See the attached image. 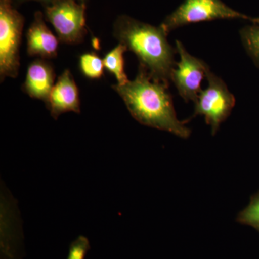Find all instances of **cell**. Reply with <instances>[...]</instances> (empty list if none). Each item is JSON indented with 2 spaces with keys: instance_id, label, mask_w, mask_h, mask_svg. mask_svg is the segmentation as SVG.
<instances>
[{
  "instance_id": "cell-11",
  "label": "cell",
  "mask_w": 259,
  "mask_h": 259,
  "mask_svg": "<svg viewBox=\"0 0 259 259\" xmlns=\"http://www.w3.org/2000/svg\"><path fill=\"white\" fill-rule=\"evenodd\" d=\"M127 51V47L119 44L110 52L107 53L103 59L105 69L115 76L117 84L122 85L128 82L129 79L125 71L124 54Z\"/></svg>"
},
{
  "instance_id": "cell-2",
  "label": "cell",
  "mask_w": 259,
  "mask_h": 259,
  "mask_svg": "<svg viewBox=\"0 0 259 259\" xmlns=\"http://www.w3.org/2000/svg\"><path fill=\"white\" fill-rule=\"evenodd\" d=\"M114 35L139 59L140 67L150 77L168 86L176 63V49L167 40L165 30L127 15L118 17L114 23Z\"/></svg>"
},
{
  "instance_id": "cell-17",
  "label": "cell",
  "mask_w": 259,
  "mask_h": 259,
  "mask_svg": "<svg viewBox=\"0 0 259 259\" xmlns=\"http://www.w3.org/2000/svg\"><path fill=\"white\" fill-rule=\"evenodd\" d=\"M251 21L253 22V24L259 25V18H252Z\"/></svg>"
},
{
  "instance_id": "cell-18",
  "label": "cell",
  "mask_w": 259,
  "mask_h": 259,
  "mask_svg": "<svg viewBox=\"0 0 259 259\" xmlns=\"http://www.w3.org/2000/svg\"><path fill=\"white\" fill-rule=\"evenodd\" d=\"M75 1L77 2V3H81V4L86 5V3L88 0H75Z\"/></svg>"
},
{
  "instance_id": "cell-16",
  "label": "cell",
  "mask_w": 259,
  "mask_h": 259,
  "mask_svg": "<svg viewBox=\"0 0 259 259\" xmlns=\"http://www.w3.org/2000/svg\"><path fill=\"white\" fill-rule=\"evenodd\" d=\"M15 1L17 4H22V3H25V2L29 1L38 2V3H41V4L44 5V7H45L54 3L56 0H14V2Z\"/></svg>"
},
{
  "instance_id": "cell-10",
  "label": "cell",
  "mask_w": 259,
  "mask_h": 259,
  "mask_svg": "<svg viewBox=\"0 0 259 259\" xmlns=\"http://www.w3.org/2000/svg\"><path fill=\"white\" fill-rule=\"evenodd\" d=\"M55 76L51 64L45 59H36L28 66L23 90L32 98L47 104L54 86Z\"/></svg>"
},
{
  "instance_id": "cell-15",
  "label": "cell",
  "mask_w": 259,
  "mask_h": 259,
  "mask_svg": "<svg viewBox=\"0 0 259 259\" xmlns=\"http://www.w3.org/2000/svg\"><path fill=\"white\" fill-rule=\"evenodd\" d=\"M90 249V243L87 237L79 236L71 243L67 259H84Z\"/></svg>"
},
{
  "instance_id": "cell-12",
  "label": "cell",
  "mask_w": 259,
  "mask_h": 259,
  "mask_svg": "<svg viewBox=\"0 0 259 259\" xmlns=\"http://www.w3.org/2000/svg\"><path fill=\"white\" fill-rule=\"evenodd\" d=\"M79 68L85 76L91 79H99L104 73L103 60L95 53H87L80 56Z\"/></svg>"
},
{
  "instance_id": "cell-13",
  "label": "cell",
  "mask_w": 259,
  "mask_h": 259,
  "mask_svg": "<svg viewBox=\"0 0 259 259\" xmlns=\"http://www.w3.org/2000/svg\"><path fill=\"white\" fill-rule=\"evenodd\" d=\"M243 47L250 57L259 66V25H248L240 31Z\"/></svg>"
},
{
  "instance_id": "cell-3",
  "label": "cell",
  "mask_w": 259,
  "mask_h": 259,
  "mask_svg": "<svg viewBox=\"0 0 259 259\" xmlns=\"http://www.w3.org/2000/svg\"><path fill=\"white\" fill-rule=\"evenodd\" d=\"M14 0H0V76L16 78L20 69L23 15L13 7Z\"/></svg>"
},
{
  "instance_id": "cell-7",
  "label": "cell",
  "mask_w": 259,
  "mask_h": 259,
  "mask_svg": "<svg viewBox=\"0 0 259 259\" xmlns=\"http://www.w3.org/2000/svg\"><path fill=\"white\" fill-rule=\"evenodd\" d=\"M175 49L180 56V61L176 63L172 71L171 81L185 102H195L202 90V80L210 69L204 61L186 50L180 40H176Z\"/></svg>"
},
{
  "instance_id": "cell-6",
  "label": "cell",
  "mask_w": 259,
  "mask_h": 259,
  "mask_svg": "<svg viewBox=\"0 0 259 259\" xmlns=\"http://www.w3.org/2000/svg\"><path fill=\"white\" fill-rule=\"evenodd\" d=\"M85 10L86 5L75 0H56L45 6V17L61 42L78 44L87 34Z\"/></svg>"
},
{
  "instance_id": "cell-9",
  "label": "cell",
  "mask_w": 259,
  "mask_h": 259,
  "mask_svg": "<svg viewBox=\"0 0 259 259\" xmlns=\"http://www.w3.org/2000/svg\"><path fill=\"white\" fill-rule=\"evenodd\" d=\"M27 51L30 56L49 59L57 56L59 40L48 28L44 14L36 12L27 32Z\"/></svg>"
},
{
  "instance_id": "cell-14",
  "label": "cell",
  "mask_w": 259,
  "mask_h": 259,
  "mask_svg": "<svg viewBox=\"0 0 259 259\" xmlns=\"http://www.w3.org/2000/svg\"><path fill=\"white\" fill-rule=\"evenodd\" d=\"M236 221L253 227L259 232V191L250 197L249 204L239 212Z\"/></svg>"
},
{
  "instance_id": "cell-4",
  "label": "cell",
  "mask_w": 259,
  "mask_h": 259,
  "mask_svg": "<svg viewBox=\"0 0 259 259\" xmlns=\"http://www.w3.org/2000/svg\"><path fill=\"white\" fill-rule=\"evenodd\" d=\"M225 19L252 20L230 8L222 0H185L165 18L160 26L168 34L175 29L190 24Z\"/></svg>"
},
{
  "instance_id": "cell-5",
  "label": "cell",
  "mask_w": 259,
  "mask_h": 259,
  "mask_svg": "<svg viewBox=\"0 0 259 259\" xmlns=\"http://www.w3.org/2000/svg\"><path fill=\"white\" fill-rule=\"evenodd\" d=\"M208 85L201 90L194 107L192 117L204 116L206 123L210 126L212 136L217 134L221 124L231 115L236 105V98L226 83L209 71L207 76Z\"/></svg>"
},
{
  "instance_id": "cell-8",
  "label": "cell",
  "mask_w": 259,
  "mask_h": 259,
  "mask_svg": "<svg viewBox=\"0 0 259 259\" xmlns=\"http://www.w3.org/2000/svg\"><path fill=\"white\" fill-rule=\"evenodd\" d=\"M46 105L55 120L65 112H81L79 90L69 70L59 76Z\"/></svg>"
},
{
  "instance_id": "cell-1",
  "label": "cell",
  "mask_w": 259,
  "mask_h": 259,
  "mask_svg": "<svg viewBox=\"0 0 259 259\" xmlns=\"http://www.w3.org/2000/svg\"><path fill=\"white\" fill-rule=\"evenodd\" d=\"M112 88L125 102L127 110L142 125L148 126L187 139L191 130L177 117L168 86L154 81L140 67L136 79Z\"/></svg>"
}]
</instances>
